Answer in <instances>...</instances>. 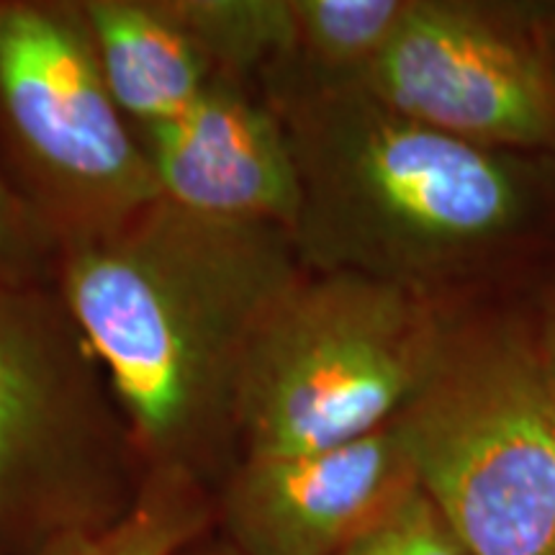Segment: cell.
I'll return each mask as SVG.
<instances>
[{
  "mask_svg": "<svg viewBox=\"0 0 555 555\" xmlns=\"http://www.w3.org/2000/svg\"><path fill=\"white\" fill-rule=\"evenodd\" d=\"M304 273L286 229L204 219L157 196L108 232L62 242L54 283L150 468L217 491L240 463L249 345Z\"/></svg>",
  "mask_w": 555,
  "mask_h": 555,
  "instance_id": "obj_1",
  "label": "cell"
},
{
  "mask_svg": "<svg viewBox=\"0 0 555 555\" xmlns=\"http://www.w3.org/2000/svg\"><path fill=\"white\" fill-rule=\"evenodd\" d=\"M258 86L294 150L301 198L291 240L309 273H360L433 294L535 221L532 157L463 142L352 78L278 65Z\"/></svg>",
  "mask_w": 555,
  "mask_h": 555,
  "instance_id": "obj_2",
  "label": "cell"
},
{
  "mask_svg": "<svg viewBox=\"0 0 555 555\" xmlns=\"http://www.w3.org/2000/svg\"><path fill=\"white\" fill-rule=\"evenodd\" d=\"M152 474L57 283L0 278V555H54L134 509Z\"/></svg>",
  "mask_w": 555,
  "mask_h": 555,
  "instance_id": "obj_3",
  "label": "cell"
},
{
  "mask_svg": "<svg viewBox=\"0 0 555 555\" xmlns=\"http://www.w3.org/2000/svg\"><path fill=\"white\" fill-rule=\"evenodd\" d=\"M453 332L429 291L307 270L249 345L240 461L345 446L391 425L433 376Z\"/></svg>",
  "mask_w": 555,
  "mask_h": 555,
  "instance_id": "obj_4",
  "label": "cell"
},
{
  "mask_svg": "<svg viewBox=\"0 0 555 555\" xmlns=\"http://www.w3.org/2000/svg\"><path fill=\"white\" fill-rule=\"evenodd\" d=\"M393 427L470 555H555V388L535 337L453 332Z\"/></svg>",
  "mask_w": 555,
  "mask_h": 555,
  "instance_id": "obj_5",
  "label": "cell"
},
{
  "mask_svg": "<svg viewBox=\"0 0 555 555\" xmlns=\"http://www.w3.org/2000/svg\"><path fill=\"white\" fill-rule=\"evenodd\" d=\"M0 170L60 245L108 232L159 196L82 0H0Z\"/></svg>",
  "mask_w": 555,
  "mask_h": 555,
  "instance_id": "obj_6",
  "label": "cell"
},
{
  "mask_svg": "<svg viewBox=\"0 0 555 555\" xmlns=\"http://www.w3.org/2000/svg\"><path fill=\"white\" fill-rule=\"evenodd\" d=\"M352 80L463 142L555 157V31L540 13L409 0L384 52Z\"/></svg>",
  "mask_w": 555,
  "mask_h": 555,
  "instance_id": "obj_7",
  "label": "cell"
},
{
  "mask_svg": "<svg viewBox=\"0 0 555 555\" xmlns=\"http://www.w3.org/2000/svg\"><path fill=\"white\" fill-rule=\"evenodd\" d=\"M414 489L391 422L345 446L240 461L214 491V532L240 555H337Z\"/></svg>",
  "mask_w": 555,
  "mask_h": 555,
  "instance_id": "obj_8",
  "label": "cell"
},
{
  "mask_svg": "<svg viewBox=\"0 0 555 555\" xmlns=\"http://www.w3.org/2000/svg\"><path fill=\"white\" fill-rule=\"evenodd\" d=\"M137 137L159 198L204 219L291 234L301 198L294 150L258 82L214 80L183 114Z\"/></svg>",
  "mask_w": 555,
  "mask_h": 555,
  "instance_id": "obj_9",
  "label": "cell"
},
{
  "mask_svg": "<svg viewBox=\"0 0 555 555\" xmlns=\"http://www.w3.org/2000/svg\"><path fill=\"white\" fill-rule=\"evenodd\" d=\"M82 11L111 95L137 134L172 121L224 78L176 0H82Z\"/></svg>",
  "mask_w": 555,
  "mask_h": 555,
  "instance_id": "obj_10",
  "label": "cell"
},
{
  "mask_svg": "<svg viewBox=\"0 0 555 555\" xmlns=\"http://www.w3.org/2000/svg\"><path fill=\"white\" fill-rule=\"evenodd\" d=\"M406 3L409 0H291L294 52L281 65L319 78H358L384 52Z\"/></svg>",
  "mask_w": 555,
  "mask_h": 555,
  "instance_id": "obj_11",
  "label": "cell"
},
{
  "mask_svg": "<svg viewBox=\"0 0 555 555\" xmlns=\"http://www.w3.org/2000/svg\"><path fill=\"white\" fill-rule=\"evenodd\" d=\"M214 530V491L180 470H152L121 522L54 555H178Z\"/></svg>",
  "mask_w": 555,
  "mask_h": 555,
  "instance_id": "obj_12",
  "label": "cell"
},
{
  "mask_svg": "<svg viewBox=\"0 0 555 555\" xmlns=\"http://www.w3.org/2000/svg\"><path fill=\"white\" fill-rule=\"evenodd\" d=\"M224 78L260 82L294 52L291 0H176Z\"/></svg>",
  "mask_w": 555,
  "mask_h": 555,
  "instance_id": "obj_13",
  "label": "cell"
},
{
  "mask_svg": "<svg viewBox=\"0 0 555 555\" xmlns=\"http://www.w3.org/2000/svg\"><path fill=\"white\" fill-rule=\"evenodd\" d=\"M337 555H470L446 517L416 486L388 515L378 519Z\"/></svg>",
  "mask_w": 555,
  "mask_h": 555,
  "instance_id": "obj_14",
  "label": "cell"
},
{
  "mask_svg": "<svg viewBox=\"0 0 555 555\" xmlns=\"http://www.w3.org/2000/svg\"><path fill=\"white\" fill-rule=\"evenodd\" d=\"M60 242L0 170V278L54 283Z\"/></svg>",
  "mask_w": 555,
  "mask_h": 555,
  "instance_id": "obj_15",
  "label": "cell"
},
{
  "mask_svg": "<svg viewBox=\"0 0 555 555\" xmlns=\"http://www.w3.org/2000/svg\"><path fill=\"white\" fill-rule=\"evenodd\" d=\"M538 345H540V352H543L545 371H547V376H551V384L555 388V309H553V314L545 319L543 332L538 335Z\"/></svg>",
  "mask_w": 555,
  "mask_h": 555,
  "instance_id": "obj_16",
  "label": "cell"
},
{
  "mask_svg": "<svg viewBox=\"0 0 555 555\" xmlns=\"http://www.w3.org/2000/svg\"><path fill=\"white\" fill-rule=\"evenodd\" d=\"M178 555H240V553L234 551L229 543H224V540H221L217 532L211 530L208 535L198 538L196 543H191L185 551H180Z\"/></svg>",
  "mask_w": 555,
  "mask_h": 555,
  "instance_id": "obj_17",
  "label": "cell"
}]
</instances>
